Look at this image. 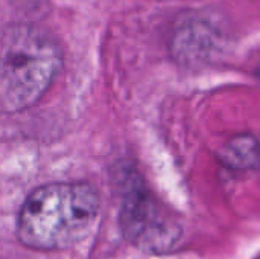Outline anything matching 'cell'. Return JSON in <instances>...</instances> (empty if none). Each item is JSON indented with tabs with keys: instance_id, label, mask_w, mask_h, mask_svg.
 I'll list each match as a JSON object with an SVG mask.
<instances>
[{
	"instance_id": "cell-6",
	"label": "cell",
	"mask_w": 260,
	"mask_h": 259,
	"mask_svg": "<svg viewBox=\"0 0 260 259\" xmlns=\"http://www.w3.org/2000/svg\"><path fill=\"white\" fill-rule=\"evenodd\" d=\"M256 75H257V78L260 79V64L257 66V69H256Z\"/></svg>"
},
{
	"instance_id": "cell-1",
	"label": "cell",
	"mask_w": 260,
	"mask_h": 259,
	"mask_svg": "<svg viewBox=\"0 0 260 259\" xmlns=\"http://www.w3.org/2000/svg\"><path fill=\"white\" fill-rule=\"evenodd\" d=\"M101 211L98 189L85 182L50 183L32 191L17 218V237L32 250L55 252L81 243Z\"/></svg>"
},
{
	"instance_id": "cell-5",
	"label": "cell",
	"mask_w": 260,
	"mask_h": 259,
	"mask_svg": "<svg viewBox=\"0 0 260 259\" xmlns=\"http://www.w3.org/2000/svg\"><path fill=\"white\" fill-rule=\"evenodd\" d=\"M219 160L230 169H260V140L253 134H238L225 142Z\"/></svg>"
},
{
	"instance_id": "cell-2",
	"label": "cell",
	"mask_w": 260,
	"mask_h": 259,
	"mask_svg": "<svg viewBox=\"0 0 260 259\" xmlns=\"http://www.w3.org/2000/svg\"><path fill=\"white\" fill-rule=\"evenodd\" d=\"M62 69L55 37L32 23H15L0 34V110L24 111L41 101Z\"/></svg>"
},
{
	"instance_id": "cell-4",
	"label": "cell",
	"mask_w": 260,
	"mask_h": 259,
	"mask_svg": "<svg viewBox=\"0 0 260 259\" xmlns=\"http://www.w3.org/2000/svg\"><path fill=\"white\" fill-rule=\"evenodd\" d=\"M218 31L213 23L187 15L181 18L171 37V52L181 64H192L212 55L216 49Z\"/></svg>"
},
{
	"instance_id": "cell-3",
	"label": "cell",
	"mask_w": 260,
	"mask_h": 259,
	"mask_svg": "<svg viewBox=\"0 0 260 259\" xmlns=\"http://www.w3.org/2000/svg\"><path fill=\"white\" fill-rule=\"evenodd\" d=\"M128 185L120 206L122 234L129 243L146 252H168L181 237L180 226L166 221L160 215L152 195L137 174H133Z\"/></svg>"
}]
</instances>
